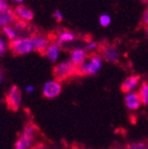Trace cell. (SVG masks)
I'll return each instance as SVG.
<instances>
[{"mask_svg":"<svg viewBox=\"0 0 148 149\" xmlns=\"http://www.w3.org/2000/svg\"><path fill=\"white\" fill-rule=\"evenodd\" d=\"M38 133V127L33 123L28 124L14 144V149H30L34 145V139Z\"/></svg>","mask_w":148,"mask_h":149,"instance_id":"6da1fadb","label":"cell"},{"mask_svg":"<svg viewBox=\"0 0 148 149\" xmlns=\"http://www.w3.org/2000/svg\"><path fill=\"white\" fill-rule=\"evenodd\" d=\"M103 58L101 55H92L88 61H85L77 68V73L89 77H95L102 68Z\"/></svg>","mask_w":148,"mask_h":149,"instance_id":"7a4b0ae2","label":"cell"},{"mask_svg":"<svg viewBox=\"0 0 148 149\" xmlns=\"http://www.w3.org/2000/svg\"><path fill=\"white\" fill-rule=\"evenodd\" d=\"M76 73H77V67L71 61H62L55 66L53 68L54 77L58 81L66 80Z\"/></svg>","mask_w":148,"mask_h":149,"instance_id":"3957f363","label":"cell"},{"mask_svg":"<svg viewBox=\"0 0 148 149\" xmlns=\"http://www.w3.org/2000/svg\"><path fill=\"white\" fill-rule=\"evenodd\" d=\"M9 48L15 55H25L34 51L31 38L28 37H18L11 41Z\"/></svg>","mask_w":148,"mask_h":149,"instance_id":"277c9868","label":"cell"},{"mask_svg":"<svg viewBox=\"0 0 148 149\" xmlns=\"http://www.w3.org/2000/svg\"><path fill=\"white\" fill-rule=\"evenodd\" d=\"M22 93L20 88L13 85L6 96V103L10 110L17 111L22 106Z\"/></svg>","mask_w":148,"mask_h":149,"instance_id":"5b68a950","label":"cell"},{"mask_svg":"<svg viewBox=\"0 0 148 149\" xmlns=\"http://www.w3.org/2000/svg\"><path fill=\"white\" fill-rule=\"evenodd\" d=\"M62 87L61 84L60 83V81L58 80H51L46 82L44 84L43 87V95L46 98V99H54L57 98L61 92Z\"/></svg>","mask_w":148,"mask_h":149,"instance_id":"8992f818","label":"cell"},{"mask_svg":"<svg viewBox=\"0 0 148 149\" xmlns=\"http://www.w3.org/2000/svg\"><path fill=\"white\" fill-rule=\"evenodd\" d=\"M101 56L104 61L108 63H117L120 57V52L118 49L112 45H106L101 50Z\"/></svg>","mask_w":148,"mask_h":149,"instance_id":"52a82bcc","label":"cell"},{"mask_svg":"<svg viewBox=\"0 0 148 149\" xmlns=\"http://www.w3.org/2000/svg\"><path fill=\"white\" fill-rule=\"evenodd\" d=\"M31 41H32L34 51L38 52L39 53H44L50 45L48 38L44 36L35 35L31 37Z\"/></svg>","mask_w":148,"mask_h":149,"instance_id":"ba28073f","label":"cell"},{"mask_svg":"<svg viewBox=\"0 0 148 149\" xmlns=\"http://www.w3.org/2000/svg\"><path fill=\"white\" fill-rule=\"evenodd\" d=\"M124 102L126 107L129 110H137L142 105V101L138 92H134V91L127 93L124 99Z\"/></svg>","mask_w":148,"mask_h":149,"instance_id":"9c48e42d","label":"cell"},{"mask_svg":"<svg viewBox=\"0 0 148 149\" xmlns=\"http://www.w3.org/2000/svg\"><path fill=\"white\" fill-rule=\"evenodd\" d=\"M87 60V50L83 48H76L73 50L70 56V61L77 68L83 64Z\"/></svg>","mask_w":148,"mask_h":149,"instance_id":"30bf717a","label":"cell"},{"mask_svg":"<svg viewBox=\"0 0 148 149\" xmlns=\"http://www.w3.org/2000/svg\"><path fill=\"white\" fill-rule=\"evenodd\" d=\"M139 81H140L139 76H129L122 82L121 85V89L123 92H127V93L132 92L138 85Z\"/></svg>","mask_w":148,"mask_h":149,"instance_id":"8fae6325","label":"cell"},{"mask_svg":"<svg viewBox=\"0 0 148 149\" xmlns=\"http://www.w3.org/2000/svg\"><path fill=\"white\" fill-rule=\"evenodd\" d=\"M17 21V16L14 10L8 9L5 12L0 13V26L2 28L10 26Z\"/></svg>","mask_w":148,"mask_h":149,"instance_id":"7c38bea8","label":"cell"},{"mask_svg":"<svg viewBox=\"0 0 148 149\" xmlns=\"http://www.w3.org/2000/svg\"><path fill=\"white\" fill-rule=\"evenodd\" d=\"M15 14L17 18H19L20 20H23L25 22H29L32 21L34 19V13L28 9V7L19 5L15 9H14Z\"/></svg>","mask_w":148,"mask_h":149,"instance_id":"4fadbf2b","label":"cell"},{"mask_svg":"<svg viewBox=\"0 0 148 149\" xmlns=\"http://www.w3.org/2000/svg\"><path fill=\"white\" fill-rule=\"evenodd\" d=\"M44 54L46 59L51 62H56L60 56V46L56 43L51 44Z\"/></svg>","mask_w":148,"mask_h":149,"instance_id":"5bb4252c","label":"cell"},{"mask_svg":"<svg viewBox=\"0 0 148 149\" xmlns=\"http://www.w3.org/2000/svg\"><path fill=\"white\" fill-rule=\"evenodd\" d=\"M75 39V35L73 33L69 32V31H63L60 34L59 37H58V40H57V45L60 47L62 45H64L65 43L67 42H71Z\"/></svg>","mask_w":148,"mask_h":149,"instance_id":"9a60e30c","label":"cell"},{"mask_svg":"<svg viewBox=\"0 0 148 149\" xmlns=\"http://www.w3.org/2000/svg\"><path fill=\"white\" fill-rule=\"evenodd\" d=\"M138 94L140 96L142 104L145 106H148V83L147 82H145L141 84L138 91Z\"/></svg>","mask_w":148,"mask_h":149,"instance_id":"2e32d148","label":"cell"},{"mask_svg":"<svg viewBox=\"0 0 148 149\" xmlns=\"http://www.w3.org/2000/svg\"><path fill=\"white\" fill-rule=\"evenodd\" d=\"M2 30H3L4 34L6 35V36L10 41H13V40L18 38V34L14 28H12L11 26H6V27L2 28Z\"/></svg>","mask_w":148,"mask_h":149,"instance_id":"e0dca14e","label":"cell"},{"mask_svg":"<svg viewBox=\"0 0 148 149\" xmlns=\"http://www.w3.org/2000/svg\"><path fill=\"white\" fill-rule=\"evenodd\" d=\"M126 149H148V144L144 142H134L129 144Z\"/></svg>","mask_w":148,"mask_h":149,"instance_id":"ac0fdd59","label":"cell"},{"mask_svg":"<svg viewBox=\"0 0 148 149\" xmlns=\"http://www.w3.org/2000/svg\"><path fill=\"white\" fill-rule=\"evenodd\" d=\"M13 28L16 31H23L27 29V22L23 20H17L13 23Z\"/></svg>","mask_w":148,"mask_h":149,"instance_id":"d6986e66","label":"cell"},{"mask_svg":"<svg viewBox=\"0 0 148 149\" xmlns=\"http://www.w3.org/2000/svg\"><path fill=\"white\" fill-rule=\"evenodd\" d=\"M99 24L102 27H107L111 24V17L108 14H102L99 17Z\"/></svg>","mask_w":148,"mask_h":149,"instance_id":"ffe728a7","label":"cell"},{"mask_svg":"<svg viewBox=\"0 0 148 149\" xmlns=\"http://www.w3.org/2000/svg\"><path fill=\"white\" fill-rule=\"evenodd\" d=\"M8 9H10V7L6 0H0V13L5 12Z\"/></svg>","mask_w":148,"mask_h":149,"instance_id":"44dd1931","label":"cell"},{"mask_svg":"<svg viewBox=\"0 0 148 149\" xmlns=\"http://www.w3.org/2000/svg\"><path fill=\"white\" fill-rule=\"evenodd\" d=\"M6 47H7L6 46V42L3 38H1V39H0V55H1V56H3L6 53Z\"/></svg>","mask_w":148,"mask_h":149,"instance_id":"7402d4cb","label":"cell"},{"mask_svg":"<svg viewBox=\"0 0 148 149\" xmlns=\"http://www.w3.org/2000/svg\"><path fill=\"white\" fill-rule=\"evenodd\" d=\"M97 47H98L97 42H95V41H90V42H89L87 44L86 50L87 51H94L95 49H97Z\"/></svg>","mask_w":148,"mask_h":149,"instance_id":"603a6c76","label":"cell"},{"mask_svg":"<svg viewBox=\"0 0 148 149\" xmlns=\"http://www.w3.org/2000/svg\"><path fill=\"white\" fill-rule=\"evenodd\" d=\"M53 17L55 18V20H56L57 22H61L62 20H63V15H62V13L59 11V10H57V11H55L54 12V13H53Z\"/></svg>","mask_w":148,"mask_h":149,"instance_id":"cb8c5ba5","label":"cell"},{"mask_svg":"<svg viewBox=\"0 0 148 149\" xmlns=\"http://www.w3.org/2000/svg\"><path fill=\"white\" fill-rule=\"evenodd\" d=\"M30 149H47L46 146L43 143H39V144H35Z\"/></svg>","mask_w":148,"mask_h":149,"instance_id":"d4e9b609","label":"cell"},{"mask_svg":"<svg viewBox=\"0 0 148 149\" xmlns=\"http://www.w3.org/2000/svg\"><path fill=\"white\" fill-rule=\"evenodd\" d=\"M143 21H144V23L148 26V3H147V8L145 10L144 17H143Z\"/></svg>","mask_w":148,"mask_h":149,"instance_id":"484cf974","label":"cell"},{"mask_svg":"<svg viewBox=\"0 0 148 149\" xmlns=\"http://www.w3.org/2000/svg\"><path fill=\"white\" fill-rule=\"evenodd\" d=\"M34 90H35V88H34V86H32V85H27V87L25 88V91H26V92H28V93L33 92Z\"/></svg>","mask_w":148,"mask_h":149,"instance_id":"4316f807","label":"cell"},{"mask_svg":"<svg viewBox=\"0 0 148 149\" xmlns=\"http://www.w3.org/2000/svg\"><path fill=\"white\" fill-rule=\"evenodd\" d=\"M13 1L15 2V3H18V4H21V3H22L24 0H13Z\"/></svg>","mask_w":148,"mask_h":149,"instance_id":"83f0119b","label":"cell"},{"mask_svg":"<svg viewBox=\"0 0 148 149\" xmlns=\"http://www.w3.org/2000/svg\"><path fill=\"white\" fill-rule=\"evenodd\" d=\"M0 81H1V83L3 82V73L2 72L0 73Z\"/></svg>","mask_w":148,"mask_h":149,"instance_id":"f1b7e54d","label":"cell"},{"mask_svg":"<svg viewBox=\"0 0 148 149\" xmlns=\"http://www.w3.org/2000/svg\"><path fill=\"white\" fill-rule=\"evenodd\" d=\"M146 35H147V36H148V26H147V29H146Z\"/></svg>","mask_w":148,"mask_h":149,"instance_id":"f546056e","label":"cell"},{"mask_svg":"<svg viewBox=\"0 0 148 149\" xmlns=\"http://www.w3.org/2000/svg\"><path fill=\"white\" fill-rule=\"evenodd\" d=\"M70 149H80V148H77V147H72V148H70Z\"/></svg>","mask_w":148,"mask_h":149,"instance_id":"4dcf8cb0","label":"cell"},{"mask_svg":"<svg viewBox=\"0 0 148 149\" xmlns=\"http://www.w3.org/2000/svg\"><path fill=\"white\" fill-rule=\"evenodd\" d=\"M147 39H148V36H147Z\"/></svg>","mask_w":148,"mask_h":149,"instance_id":"1f68e13d","label":"cell"}]
</instances>
